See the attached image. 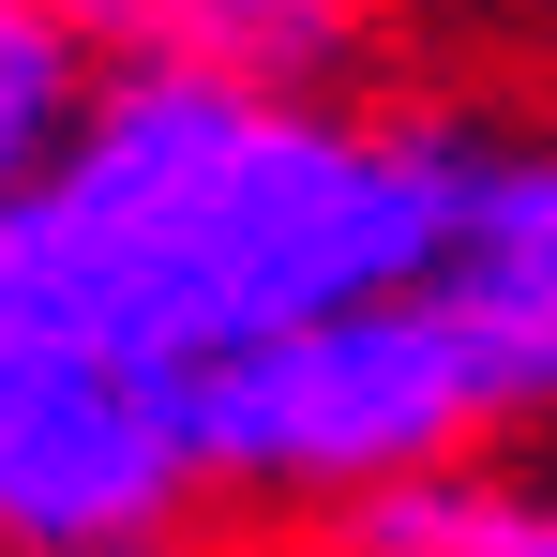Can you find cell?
I'll use <instances>...</instances> for the list:
<instances>
[{"instance_id":"1","label":"cell","mask_w":557,"mask_h":557,"mask_svg":"<svg viewBox=\"0 0 557 557\" xmlns=\"http://www.w3.org/2000/svg\"><path fill=\"white\" fill-rule=\"evenodd\" d=\"M453 182L467 121H362L166 61H91L61 166L0 211V272L91 362L196 392L272 332L407 301L453 242Z\"/></svg>"},{"instance_id":"2","label":"cell","mask_w":557,"mask_h":557,"mask_svg":"<svg viewBox=\"0 0 557 557\" xmlns=\"http://www.w3.org/2000/svg\"><path fill=\"white\" fill-rule=\"evenodd\" d=\"M497 422V392L467 362V332L407 286V301H362V317H317V332H272L242 362H211L182 392V453L196 482H242V497H332L362 512L422 467H467Z\"/></svg>"},{"instance_id":"3","label":"cell","mask_w":557,"mask_h":557,"mask_svg":"<svg viewBox=\"0 0 557 557\" xmlns=\"http://www.w3.org/2000/svg\"><path fill=\"white\" fill-rule=\"evenodd\" d=\"M196 497L182 392L91 362L0 272V557H151Z\"/></svg>"},{"instance_id":"4","label":"cell","mask_w":557,"mask_h":557,"mask_svg":"<svg viewBox=\"0 0 557 557\" xmlns=\"http://www.w3.org/2000/svg\"><path fill=\"white\" fill-rule=\"evenodd\" d=\"M422 301L467 332V362L497 392V422H557V136L467 121V182H453V242Z\"/></svg>"},{"instance_id":"5","label":"cell","mask_w":557,"mask_h":557,"mask_svg":"<svg viewBox=\"0 0 557 557\" xmlns=\"http://www.w3.org/2000/svg\"><path fill=\"white\" fill-rule=\"evenodd\" d=\"M91 61H166V76H226V91H301L332 106V76L362 61V15L332 0H151V15H76Z\"/></svg>"},{"instance_id":"6","label":"cell","mask_w":557,"mask_h":557,"mask_svg":"<svg viewBox=\"0 0 557 557\" xmlns=\"http://www.w3.org/2000/svg\"><path fill=\"white\" fill-rule=\"evenodd\" d=\"M347 557H557V467H422L362 512H332Z\"/></svg>"},{"instance_id":"7","label":"cell","mask_w":557,"mask_h":557,"mask_svg":"<svg viewBox=\"0 0 557 557\" xmlns=\"http://www.w3.org/2000/svg\"><path fill=\"white\" fill-rule=\"evenodd\" d=\"M76 106H91V30L46 15V0H0V211L61 166Z\"/></svg>"}]
</instances>
